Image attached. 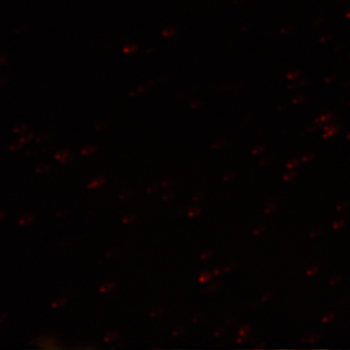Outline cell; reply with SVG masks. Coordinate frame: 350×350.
Masks as SVG:
<instances>
[{
  "instance_id": "1",
  "label": "cell",
  "mask_w": 350,
  "mask_h": 350,
  "mask_svg": "<svg viewBox=\"0 0 350 350\" xmlns=\"http://www.w3.org/2000/svg\"><path fill=\"white\" fill-rule=\"evenodd\" d=\"M222 286V283L219 282H215L209 284V286L203 288L201 291V295L207 296L213 294V293L216 292Z\"/></svg>"
},
{
  "instance_id": "2",
  "label": "cell",
  "mask_w": 350,
  "mask_h": 350,
  "mask_svg": "<svg viewBox=\"0 0 350 350\" xmlns=\"http://www.w3.org/2000/svg\"><path fill=\"white\" fill-rule=\"evenodd\" d=\"M278 208V204L274 200H268L266 202L264 211L267 215H270V214H273L277 211Z\"/></svg>"
},
{
  "instance_id": "3",
  "label": "cell",
  "mask_w": 350,
  "mask_h": 350,
  "mask_svg": "<svg viewBox=\"0 0 350 350\" xmlns=\"http://www.w3.org/2000/svg\"><path fill=\"white\" fill-rule=\"evenodd\" d=\"M106 178L103 177H98L92 180L89 185H88V188L90 189H93V188H97L100 187H103L105 183H106Z\"/></svg>"
},
{
  "instance_id": "4",
  "label": "cell",
  "mask_w": 350,
  "mask_h": 350,
  "mask_svg": "<svg viewBox=\"0 0 350 350\" xmlns=\"http://www.w3.org/2000/svg\"><path fill=\"white\" fill-rule=\"evenodd\" d=\"M51 138V135L46 133H38L34 135V141L37 143H46Z\"/></svg>"
},
{
  "instance_id": "5",
  "label": "cell",
  "mask_w": 350,
  "mask_h": 350,
  "mask_svg": "<svg viewBox=\"0 0 350 350\" xmlns=\"http://www.w3.org/2000/svg\"><path fill=\"white\" fill-rule=\"evenodd\" d=\"M97 151V148L94 146H86L81 148V152L82 155L90 156Z\"/></svg>"
},
{
  "instance_id": "6",
  "label": "cell",
  "mask_w": 350,
  "mask_h": 350,
  "mask_svg": "<svg viewBox=\"0 0 350 350\" xmlns=\"http://www.w3.org/2000/svg\"><path fill=\"white\" fill-rule=\"evenodd\" d=\"M28 129V125L25 124H16L14 128H13V131H14L15 133L21 134L25 133L26 131Z\"/></svg>"
},
{
  "instance_id": "7",
  "label": "cell",
  "mask_w": 350,
  "mask_h": 350,
  "mask_svg": "<svg viewBox=\"0 0 350 350\" xmlns=\"http://www.w3.org/2000/svg\"><path fill=\"white\" fill-rule=\"evenodd\" d=\"M137 51V46L134 44H128L124 48H122V52L124 54H133L134 52Z\"/></svg>"
},
{
  "instance_id": "8",
  "label": "cell",
  "mask_w": 350,
  "mask_h": 350,
  "mask_svg": "<svg viewBox=\"0 0 350 350\" xmlns=\"http://www.w3.org/2000/svg\"><path fill=\"white\" fill-rule=\"evenodd\" d=\"M70 153L71 152L68 150H61L56 153L55 157L59 161V163H62V161L70 154Z\"/></svg>"
},
{
  "instance_id": "9",
  "label": "cell",
  "mask_w": 350,
  "mask_h": 350,
  "mask_svg": "<svg viewBox=\"0 0 350 350\" xmlns=\"http://www.w3.org/2000/svg\"><path fill=\"white\" fill-rule=\"evenodd\" d=\"M174 180L172 178H166L161 181V186L164 188V189H168V188L172 187L174 185Z\"/></svg>"
},
{
  "instance_id": "10",
  "label": "cell",
  "mask_w": 350,
  "mask_h": 350,
  "mask_svg": "<svg viewBox=\"0 0 350 350\" xmlns=\"http://www.w3.org/2000/svg\"><path fill=\"white\" fill-rule=\"evenodd\" d=\"M51 166L47 164L39 165L36 168V172L39 174H45L51 170Z\"/></svg>"
},
{
  "instance_id": "11",
  "label": "cell",
  "mask_w": 350,
  "mask_h": 350,
  "mask_svg": "<svg viewBox=\"0 0 350 350\" xmlns=\"http://www.w3.org/2000/svg\"><path fill=\"white\" fill-rule=\"evenodd\" d=\"M33 220V217L31 215H25L20 219L19 224L22 226H27L30 224Z\"/></svg>"
},
{
  "instance_id": "12",
  "label": "cell",
  "mask_w": 350,
  "mask_h": 350,
  "mask_svg": "<svg viewBox=\"0 0 350 350\" xmlns=\"http://www.w3.org/2000/svg\"><path fill=\"white\" fill-rule=\"evenodd\" d=\"M185 327L183 326H178L176 328H174L172 332V335L174 336V338H178V336H181L185 334Z\"/></svg>"
},
{
  "instance_id": "13",
  "label": "cell",
  "mask_w": 350,
  "mask_h": 350,
  "mask_svg": "<svg viewBox=\"0 0 350 350\" xmlns=\"http://www.w3.org/2000/svg\"><path fill=\"white\" fill-rule=\"evenodd\" d=\"M214 255V252L211 249H206V250L201 252V260H208Z\"/></svg>"
},
{
  "instance_id": "14",
  "label": "cell",
  "mask_w": 350,
  "mask_h": 350,
  "mask_svg": "<svg viewBox=\"0 0 350 350\" xmlns=\"http://www.w3.org/2000/svg\"><path fill=\"white\" fill-rule=\"evenodd\" d=\"M66 304V299L64 297H59V299H56L53 303H52V308H59L61 306H64Z\"/></svg>"
},
{
  "instance_id": "15",
  "label": "cell",
  "mask_w": 350,
  "mask_h": 350,
  "mask_svg": "<svg viewBox=\"0 0 350 350\" xmlns=\"http://www.w3.org/2000/svg\"><path fill=\"white\" fill-rule=\"evenodd\" d=\"M201 213V208L197 207H191L187 213L188 217H196L199 216Z\"/></svg>"
},
{
  "instance_id": "16",
  "label": "cell",
  "mask_w": 350,
  "mask_h": 350,
  "mask_svg": "<svg viewBox=\"0 0 350 350\" xmlns=\"http://www.w3.org/2000/svg\"><path fill=\"white\" fill-rule=\"evenodd\" d=\"M266 226L265 225H259L256 227L253 230V234L255 236H260L265 233Z\"/></svg>"
},
{
  "instance_id": "17",
  "label": "cell",
  "mask_w": 350,
  "mask_h": 350,
  "mask_svg": "<svg viewBox=\"0 0 350 350\" xmlns=\"http://www.w3.org/2000/svg\"><path fill=\"white\" fill-rule=\"evenodd\" d=\"M319 270V266L312 265L310 266L308 269L306 270V274L308 275H314L318 273Z\"/></svg>"
},
{
  "instance_id": "18",
  "label": "cell",
  "mask_w": 350,
  "mask_h": 350,
  "mask_svg": "<svg viewBox=\"0 0 350 350\" xmlns=\"http://www.w3.org/2000/svg\"><path fill=\"white\" fill-rule=\"evenodd\" d=\"M33 139H34V135L32 133H27L22 135L19 139L22 143L25 144L31 142Z\"/></svg>"
},
{
  "instance_id": "19",
  "label": "cell",
  "mask_w": 350,
  "mask_h": 350,
  "mask_svg": "<svg viewBox=\"0 0 350 350\" xmlns=\"http://www.w3.org/2000/svg\"><path fill=\"white\" fill-rule=\"evenodd\" d=\"M118 336V332H109L108 334L105 336L104 340L106 341V342H109V341H112L113 340H116Z\"/></svg>"
},
{
  "instance_id": "20",
  "label": "cell",
  "mask_w": 350,
  "mask_h": 350,
  "mask_svg": "<svg viewBox=\"0 0 350 350\" xmlns=\"http://www.w3.org/2000/svg\"><path fill=\"white\" fill-rule=\"evenodd\" d=\"M213 274L209 272H205V273L201 274L200 277L199 278L200 282H201V283L207 282L209 279H211Z\"/></svg>"
},
{
  "instance_id": "21",
  "label": "cell",
  "mask_w": 350,
  "mask_h": 350,
  "mask_svg": "<svg viewBox=\"0 0 350 350\" xmlns=\"http://www.w3.org/2000/svg\"><path fill=\"white\" fill-rule=\"evenodd\" d=\"M23 143H22L20 139L18 142H13L10 146V150L12 151H17L21 150L22 146H23Z\"/></svg>"
},
{
  "instance_id": "22",
  "label": "cell",
  "mask_w": 350,
  "mask_h": 350,
  "mask_svg": "<svg viewBox=\"0 0 350 350\" xmlns=\"http://www.w3.org/2000/svg\"><path fill=\"white\" fill-rule=\"evenodd\" d=\"M204 198V194L203 192H197V193L192 196L191 200L193 201V202H200V201H202Z\"/></svg>"
},
{
  "instance_id": "23",
  "label": "cell",
  "mask_w": 350,
  "mask_h": 350,
  "mask_svg": "<svg viewBox=\"0 0 350 350\" xmlns=\"http://www.w3.org/2000/svg\"><path fill=\"white\" fill-rule=\"evenodd\" d=\"M113 288V284L112 283H106L104 284L102 287L100 288V293H108L112 291Z\"/></svg>"
},
{
  "instance_id": "24",
  "label": "cell",
  "mask_w": 350,
  "mask_h": 350,
  "mask_svg": "<svg viewBox=\"0 0 350 350\" xmlns=\"http://www.w3.org/2000/svg\"><path fill=\"white\" fill-rule=\"evenodd\" d=\"M131 195H133V193H131V191L129 190H125L124 191H122L121 193L120 194V199L122 201L128 200L129 199L131 198Z\"/></svg>"
},
{
  "instance_id": "25",
  "label": "cell",
  "mask_w": 350,
  "mask_h": 350,
  "mask_svg": "<svg viewBox=\"0 0 350 350\" xmlns=\"http://www.w3.org/2000/svg\"><path fill=\"white\" fill-rule=\"evenodd\" d=\"M226 328L224 327H220L217 328L215 332H214V336H216V338H221L223 335H225L226 334Z\"/></svg>"
},
{
  "instance_id": "26",
  "label": "cell",
  "mask_w": 350,
  "mask_h": 350,
  "mask_svg": "<svg viewBox=\"0 0 350 350\" xmlns=\"http://www.w3.org/2000/svg\"><path fill=\"white\" fill-rule=\"evenodd\" d=\"M273 297V293L271 291H267L265 293L264 295L261 296V301H268L271 299H272Z\"/></svg>"
},
{
  "instance_id": "27",
  "label": "cell",
  "mask_w": 350,
  "mask_h": 350,
  "mask_svg": "<svg viewBox=\"0 0 350 350\" xmlns=\"http://www.w3.org/2000/svg\"><path fill=\"white\" fill-rule=\"evenodd\" d=\"M322 234V230L321 228H314L310 233V237L316 239Z\"/></svg>"
},
{
  "instance_id": "28",
  "label": "cell",
  "mask_w": 350,
  "mask_h": 350,
  "mask_svg": "<svg viewBox=\"0 0 350 350\" xmlns=\"http://www.w3.org/2000/svg\"><path fill=\"white\" fill-rule=\"evenodd\" d=\"M224 273H226V266H218L215 269H214L213 273V275H219Z\"/></svg>"
},
{
  "instance_id": "29",
  "label": "cell",
  "mask_w": 350,
  "mask_h": 350,
  "mask_svg": "<svg viewBox=\"0 0 350 350\" xmlns=\"http://www.w3.org/2000/svg\"><path fill=\"white\" fill-rule=\"evenodd\" d=\"M334 318H335V316H334V313H332V312L327 313L325 314V316L322 318V321L323 323H329V322L334 321Z\"/></svg>"
},
{
  "instance_id": "30",
  "label": "cell",
  "mask_w": 350,
  "mask_h": 350,
  "mask_svg": "<svg viewBox=\"0 0 350 350\" xmlns=\"http://www.w3.org/2000/svg\"><path fill=\"white\" fill-rule=\"evenodd\" d=\"M319 339H321V336H319L318 334H310L308 343H310V344L317 343Z\"/></svg>"
},
{
  "instance_id": "31",
  "label": "cell",
  "mask_w": 350,
  "mask_h": 350,
  "mask_svg": "<svg viewBox=\"0 0 350 350\" xmlns=\"http://www.w3.org/2000/svg\"><path fill=\"white\" fill-rule=\"evenodd\" d=\"M345 225V221L343 219H339V220L334 221V225H332V228L334 230L340 229L341 227H343Z\"/></svg>"
},
{
  "instance_id": "32",
  "label": "cell",
  "mask_w": 350,
  "mask_h": 350,
  "mask_svg": "<svg viewBox=\"0 0 350 350\" xmlns=\"http://www.w3.org/2000/svg\"><path fill=\"white\" fill-rule=\"evenodd\" d=\"M159 185H157V183H152L150 186L147 187V191L148 193H154V192L159 191Z\"/></svg>"
},
{
  "instance_id": "33",
  "label": "cell",
  "mask_w": 350,
  "mask_h": 350,
  "mask_svg": "<svg viewBox=\"0 0 350 350\" xmlns=\"http://www.w3.org/2000/svg\"><path fill=\"white\" fill-rule=\"evenodd\" d=\"M235 178V174L233 172H229L227 173L223 176V180L225 182H230L232 180H234Z\"/></svg>"
},
{
  "instance_id": "34",
  "label": "cell",
  "mask_w": 350,
  "mask_h": 350,
  "mask_svg": "<svg viewBox=\"0 0 350 350\" xmlns=\"http://www.w3.org/2000/svg\"><path fill=\"white\" fill-rule=\"evenodd\" d=\"M251 331L250 325H244L240 328L239 334L241 335H248L249 332Z\"/></svg>"
},
{
  "instance_id": "35",
  "label": "cell",
  "mask_w": 350,
  "mask_h": 350,
  "mask_svg": "<svg viewBox=\"0 0 350 350\" xmlns=\"http://www.w3.org/2000/svg\"><path fill=\"white\" fill-rule=\"evenodd\" d=\"M175 193L173 191L166 192V193L163 196V199L164 201H170L172 200L175 197Z\"/></svg>"
},
{
  "instance_id": "36",
  "label": "cell",
  "mask_w": 350,
  "mask_h": 350,
  "mask_svg": "<svg viewBox=\"0 0 350 350\" xmlns=\"http://www.w3.org/2000/svg\"><path fill=\"white\" fill-rule=\"evenodd\" d=\"M163 309L161 308H155L154 310H152L151 312V317H157L161 316V314L163 313Z\"/></svg>"
},
{
  "instance_id": "37",
  "label": "cell",
  "mask_w": 350,
  "mask_h": 350,
  "mask_svg": "<svg viewBox=\"0 0 350 350\" xmlns=\"http://www.w3.org/2000/svg\"><path fill=\"white\" fill-rule=\"evenodd\" d=\"M204 318V314L203 313H197L195 314L193 317H192V322L193 323H198Z\"/></svg>"
},
{
  "instance_id": "38",
  "label": "cell",
  "mask_w": 350,
  "mask_h": 350,
  "mask_svg": "<svg viewBox=\"0 0 350 350\" xmlns=\"http://www.w3.org/2000/svg\"><path fill=\"white\" fill-rule=\"evenodd\" d=\"M296 177V173L295 172H291V173H287L286 174L284 175V181H291L293 180V179H294Z\"/></svg>"
},
{
  "instance_id": "39",
  "label": "cell",
  "mask_w": 350,
  "mask_h": 350,
  "mask_svg": "<svg viewBox=\"0 0 350 350\" xmlns=\"http://www.w3.org/2000/svg\"><path fill=\"white\" fill-rule=\"evenodd\" d=\"M135 217H135L134 214H128V215H126L124 219H122V221L124 223H131L135 221Z\"/></svg>"
},
{
  "instance_id": "40",
  "label": "cell",
  "mask_w": 350,
  "mask_h": 350,
  "mask_svg": "<svg viewBox=\"0 0 350 350\" xmlns=\"http://www.w3.org/2000/svg\"><path fill=\"white\" fill-rule=\"evenodd\" d=\"M68 210L67 208H61L58 212L56 213L55 216L57 217H63L68 215Z\"/></svg>"
},
{
  "instance_id": "41",
  "label": "cell",
  "mask_w": 350,
  "mask_h": 350,
  "mask_svg": "<svg viewBox=\"0 0 350 350\" xmlns=\"http://www.w3.org/2000/svg\"><path fill=\"white\" fill-rule=\"evenodd\" d=\"M120 251L117 248H112L106 253V256L109 258L113 257L119 254Z\"/></svg>"
},
{
  "instance_id": "42",
  "label": "cell",
  "mask_w": 350,
  "mask_h": 350,
  "mask_svg": "<svg viewBox=\"0 0 350 350\" xmlns=\"http://www.w3.org/2000/svg\"><path fill=\"white\" fill-rule=\"evenodd\" d=\"M108 126H109L108 122H99V124L96 125V129H97L99 131H103V130L107 129L108 128Z\"/></svg>"
},
{
  "instance_id": "43",
  "label": "cell",
  "mask_w": 350,
  "mask_h": 350,
  "mask_svg": "<svg viewBox=\"0 0 350 350\" xmlns=\"http://www.w3.org/2000/svg\"><path fill=\"white\" fill-rule=\"evenodd\" d=\"M247 338H248V335L239 334V336H238L237 340H236V341H237L238 344H243L245 342H247Z\"/></svg>"
},
{
  "instance_id": "44",
  "label": "cell",
  "mask_w": 350,
  "mask_h": 350,
  "mask_svg": "<svg viewBox=\"0 0 350 350\" xmlns=\"http://www.w3.org/2000/svg\"><path fill=\"white\" fill-rule=\"evenodd\" d=\"M299 165V161L297 160L291 161L287 164L288 169H295Z\"/></svg>"
},
{
  "instance_id": "45",
  "label": "cell",
  "mask_w": 350,
  "mask_h": 350,
  "mask_svg": "<svg viewBox=\"0 0 350 350\" xmlns=\"http://www.w3.org/2000/svg\"><path fill=\"white\" fill-rule=\"evenodd\" d=\"M340 281L341 278L340 277V275H336V277L331 278L330 284H332V286H336V284H338Z\"/></svg>"
},
{
  "instance_id": "46",
  "label": "cell",
  "mask_w": 350,
  "mask_h": 350,
  "mask_svg": "<svg viewBox=\"0 0 350 350\" xmlns=\"http://www.w3.org/2000/svg\"><path fill=\"white\" fill-rule=\"evenodd\" d=\"M74 161V156L72 154V153H70V154L66 157V159L62 161L63 164H70L73 163Z\"/></svg>"
},
{
  "instance_id": "47",
  "label": "cell",
  "mask_w": 350,
  "mask_h": 350,
  "mask_svg": "<svg viewBox=\"0 0 350 350\" xmlns=\"http://www.w3.org/2000/svg\"><path fill=\"white\" fill-rule=\"evenodd\" d=\"M191 208V207H190V206H187V207H183V208L179 209L178 212L176 213V216H182L185 213L187 214L188 211H189V209Z\"/></svg>"
},
{
  "instance_id": "48",
  "label": "cell",
  "mask_w": 350,
  "mask_h": 350,
  "mask_svg": "<svg viewBox=\"0 0 350 350\" xmlns=\"http://www.w3.org/2000/svg\"><path fill=\"white\" fill-rule=\"evenodd\" d=\"M236 268H237V265L234 264V262H233V264H230L228 265H226V273L234 272V271L236 269Z\"/></svg>"
},
{
  "instance_id": "49",
  "label": "cell",
  "mask_w": 350,
  "mask_h": 350,
  "mask_svg": "<svg viewBox=\"0 0 350 350\" xmlns=\"http://www.w3.org/2000/svg\"><path fill=\"white\" fill-rule=\"evenodd\" d=\"M347 207V202H345V201H342V202H340L336 205V209H338V211H341V210H344Z\"/></svg>"
},
{
  "instance_id": "50",
  "label": "cell",
  "mask_w": 350,
  "mask_h": 350,
  "mask_svg": "<svg viewBox=\"0 0 350 350\" xmlns=\"http://www.w3.org/2000/svg\"><path fill=\"white\" fill-rule=\"evenodd\" d=\"M260 305V301H253L252 303L250 304V308L251 310H256L258 308H259Z\"/></svg>"
},
{
  "instance_id": "51",
  "label": "cell",
  "mask_w": 350,
  "mask_h": 350,
  "mask_svg": "<svg viewBox=\"0 0 350 350\" xmlns=\"http://www.w3.org/2000/svg\"><path fill=\"white\" fill-rule=\"evenodd\" d=\"M310 335V334H306L304 336H301V338H300L301 342L308 343Z\"/></svg>"
},
{
  "instance_id": "52",
  "label": "cell",
  "mask_w": 350,
  "mask_h": 350,
  "mask_svg": "<svg viewBox=\"0 0 350 350\" xmlns=\"http://www.w3.org/2000/svg\"><path fill=\"white\" fill-rule=\"evenodd\" d=\"M163 34L164 35L165 37H170L172 36V35L174 34V31L172 29H165L163 32Z\"/></svg>"
},
{
  "instance_id": "53",
  "label": "cell",
  "mask_w": 350,
  "mask_h": 350,
  "mask_svg": "<svg viewBox=\"0 0 350 350\" xmlns=\"http://www.w3.org/2000/svg\"><path fill=\"white\" fill-rule=\"evenodd\" d=\"M270 163H271V159H266V157H265V159H262L260 161V164L262 166H266V165H268Z\"/></svg>"
},
{
  "instance_id": "54",
  "label": "cell",
  "mask_w": 350,
  "mask_h": 350,
  "mask_svg": "<svg viewBox=\"0 0 350 350\" xmlns=\"http://www.w3.org/2000/svg\"><path fill=\"white\" fill-rule=\"evenodd\" d=\"M264 151V150H262V147H257L256 148H255V150H253V154H255V155H258V154H260V153Z\"/></svg>"
},
{
  "instance_id": "55",
  "label": "cell",
  "mask_w": 350,
  "mask_h": 350,
  "mask_svg": "<svg viewBox=\"0 0 350 350\" xmlns=\"http://www.w3.org/2000/svg\"><path fill=\"white\" fill-rule=\"evenodd\" d=\"M312 154L306 155L303 157V161H306H306H309L312 160Z\"/></svg>"
},
{
  "instance_id": "56",
  "label": "cell",
  "mask_w": 350,
  "mask_h": 350,
  "mask_svg": "<svg viewBox=\"0 0 350 350\" xmlns=\"http://www.w3.org/2000/svg\"><path fill=\"white\" fill-rule=\"evenodd\" d=\"M266 347V343H258L256 344V349H264Z\"/></svg>"
},
{
  "instance_id": "57",
  "label": "cell",
  "mask_w": 350,
  "mask_h": 350,
  "mask_svg": "<svg viewBox=\"0 0 350 350\" xmlns=\"http://www.w3.org/2000/svg\"><path fill=\"white\" fill-rule=\"evenodd\" d=\"M35 152H36V150H34V148H29V150H28L27 152H25V154H27V155H31V154H33V153H35Z\"/></svg>"
},
{
  "instance_id": "58",
  "label": "cell",
  "mask_w": 350,
  "mask_h": 350,
  "mask_svg": "<svg viewBox=\"0 0 350 350\" xmlns=\"http://www.w3.org/2000/svg\"><path fill=\"white\" fill-rule=\"evenodd\" d=\"M5 61H7V58L4 55H2L1 56V59H0V64H1L2 65L4 64V62H5Z\"/></svg>"
},
{
  "instance_id": "59",
  "label": "cell",
  "mask_w": 350,
  "mask_h": 350,
  "mask_svg": "<svg viewBox=\"0 0 350 350\" xmlns=\"http://www.w3.org/2000/svg\"><path fill=\"white\" fill-rule=\"evenodd\" d=\"M3 215H4V213H3V212H2V213H1V219H3Z\"/></svg>"
}]
</instances>
